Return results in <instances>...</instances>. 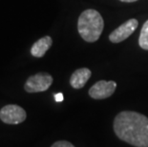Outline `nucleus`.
<instances>
[{
    "label": "nucleus",
    "instance_id": "nucleus-1",
    "mask_svg": "<svg viewBox=\"0 0 148 147\" xmlns=\"http://www.w3.org/2000/svg\"><path fill=\"white\" fill-rule=\"evenodd\" d=\"M116 136L135 147H148V118L134 111H122L114 120Z\"/></svg>",
    "mask_w": 148,
    "mask_h": 147
},
{
    "label": "nucleus",
    "instance_id": "nucleus-2",
    "mask_svg": "<svg viewBox=\"0 0 148 147\" xmlns=\"http://www.w3.org/2000/svg\"><path fill=\"white\" fill-rule=\"evenodd\" d=\"M104 21L101 14L94 9L82 12L77 20V31L86 42H96L101 36Z\"/></svg>",
    "mask_w": 148,
    "mask_h": 147
},
{
    "label": "nucleus",
    "instance_id": "nucleus-3",
    "mask_svg": "<svg viewBox=\"0 0 148 147\" xmlns=\"http://www.w3.org/2000/svg\"><path fill=\"white\" fill-rule=\"evenodd\" d=\"M53 77L48 73H37L31 76L25 82L24 89L27 93H40L47 91L53 83Z\"/></svg>",
    "mask_w": 148,
    "mask_h": 147
},
{
    "label": "nucleus",
    "instance_id": "nucleus-4",
    "mask_svg": "<svg viewBox=\"0 0 148 147\" xmlns=\"http://www.w3.org/2000/svg\"><path fill=\"white\" fill-rule=\"evenodd\" d=\"M26 118V111L15 104L6 105L0 110V120L6 124H19L23 122Z\"/></svg>",
    "mask_w": 148,
    "mask_h": 147
},
{
    "label": "nucleus",
    "instance_id": "nucleus-5",
    "mask_svg": "<svg viewBox=\"0 0 148 147\" xmlns=\"http://www.w3.org/2000/svg\"><path fill=\"white\" fill-rule=\"evenodd\" d=\"M138 26V21L135 18H131L113 31L109 36V40L112 43H119L123 41L136 31Z\"/></svg>",
    "mask_w": 148,
    "mask_h": 147
},
{
    "label": "nucleus",
    "instance_id": "nucleus-6",
    "mask_svg": "<svg viewBox=\"0 0 148 147\" xmlns=\"http://www.w3.org/2000/svg\"><path fill=\"white\" fill-rule=\"evenodd\" d=\"M116 89V83L110 80H99L89 89V96L94 99H104L110 98Z\"/></svg>",
    "mask_w": 148,
    "mask_h": 147
},
{
    "label": "nucleus",
    "instance_id": "nucleus-7",
    "mask_svg": "<svg viewBox=\"0 0 148 147\" xmlns=\"http://www.w3.org/2000/svg\"><path fill=\"white\" fill-rule=\"evenodd\" d=\"M92 76V72L88 68H79L75 70L70 77V84L74 89H81Z\"/></svg>",
    "mask_w": 148,
    "mask_h": 147
},
{
    "label": "nucleus",
    "instance_id": "nucleus-8",
    "mask_svg": "<svg viewBox=\"0 0 148 147\" xmlns=\"http://www.w3.org/2000/svg\"><path fill=\"white\" fill-rule=\"evenodd\" d=\"M52 45H53V39L51 36H47L41 37L36 43H34V45L31 48V54L34 57L40 58L45 55L47 51L51 48Z\"/></svg>",
    "mask_w": 148,
    "mask_h": 147
},
{
    "label": "nucleus",
    "instance_id": "nucleus-9",
    "mask_svg": "<svg viewBox=\"0 0 148 147\" xmlns=\"http://www.w3.org/2000/svg\"><path fill=\"white\" fill-rule=\"evenodd\" d=\"M138 45L141 49L148 51V20H146L141 28L140 37H138Z\"/></svg>",
    "mask_w": 148,
    "mask_h": 147
},
{
    "label": "nucleus",
    "instance_id": "nucleus-10",
    "mask_svg": "<svg viewBox=\"0 0 148 147\" xmlns=\"http://www.w3.org/2000/svg\"><path fill=\"white\" fill-rule=\"evenodd\" d=\"M51 147H75L71 142H66V140H58Z\"/></svg>",
    "mask_w": 148,
    "mask_h": 147
},
{
    "label": "nucleus",
    "instance_id": "nucleus-11",
    "mask_svg": "<svg viewBox=\"0 0 148 147\" xmlns=\"http://www.w3.org/2000/svg\"><path fill=\"white\" fill-rule=\"evenodd\" d=\"M55 98H56V101L58 102H60V101H62L64 99V96H63V95H62L61 93H58V94H56V95L55 96Z\"/></svg>",
    "mask_w": 148,
    "mask_h": 147
},
{
    "label": "nucleus",
    "instance_id": "nucleus-12",
    "mask_svg": "<svg viewBox=\"0 0 148 147\" xmlns=\"http://www.w3.org/2000/svg\"><path fill=\"white\" fill-rule=\"evenodd\" d=\"M121 2H126V3H131V2H135V1H138V0H119Z\"/></svg>",
    "mask_w": 148,
    "mask_h": 147
}]
</instances>
